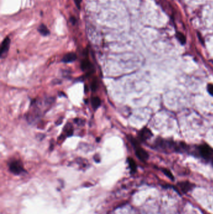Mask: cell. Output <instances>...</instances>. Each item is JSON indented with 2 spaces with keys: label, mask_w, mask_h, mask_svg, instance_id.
Segmentation results:
<instances>
[{
  "label": "cell",
  "mask_w": 213,
  "mask_h": 214,
  "mask_svg": "<svg viewBox=\"0 0 213 214\" xmlns=\"http://www.w3.org/2000/svg\"><path fill=\"white\" fill-rule=\"evenodd\" d=\"M199 152L204 159L210 160L213 157V149L206 144L201 145L198 148Z\"/></svg>",
  "instance_id": "cell-1"
},
{
  "label": "cell",
  "mask_w": 213,
  "mask_h": 214,
  "mask_svg": "<svg viewBox=\"0 0 213 214\" xmlns=\"http://www.w3.org/2000/svg\"><path fill=\"white\" fill-rule=\"evenodd\" d=\"M9 170L15 175H19L24 171L22 163L18 160L13 161L9 165Z\"/></svg>",
  "instance_id": "cell-2"
},
{
  "label": "cell",
  "mask_w": 213,
  "mask_h": 214,
  "mask_svg": "<svg viewBox=\"0 0 213 214\" xmlns=\"http://www.w3.org/2000/svg\"><path fill=\"white\" fill-rule=\"evenodd\" d=\"M136 148V155L137 157L141 161H145L148 159L149 154H147V151L143 148H141L139 146L135 147Z\"/></svg>",
  "instance_id": "cell-3"
},
{
  "label": "cell",
  "mask_w": 213,
  "mask_h": 214,
  "mask_svg": "<svg viewBox=\"0 0 213 214\" xmlns=\"http://www.w3.org/2000/svg\"><path fill=\"white\" fill-rule=\"evenodd\" d=\"M9 44H10V39L9 38H6L3 42L1 46V52L0 55L1 58H4L6 56L9 48Z\"/></svg>",
  "instance_id": "cell-4"
},
{
  "label": "cell",
  "mask_w": 213,
  "mask_h": 214,
  "mask_svg": "<svg viewBox=\"0 0 213 214\" xmlns=\"http://www.w3.org/2000/svg\"><path fill=\"white\" fill-rule=\"evenodd\" d=\"M152 136H153V134H152L151 131L147 128H144L142 129L140 133V137L141 139L143 140V141L150 139Z\"/></svg>",
  "instance_id": "cell-5"
},
{
  "label": "cell",
  "mask_w": 213,
  "mask_h": 214,
  "mask_svg": "<svg viewBox=\"0 0 213 214\" xmlns=\"http://www.w3.org/2000/svg\"><path fill=\"white\" fill-rule=\"evenodd\" d=\"M76 55L74 53H69L64 56L62 58V62L64 63H71L76 59Z\"/></svg>",
  "instance_id": "cell-6"
},
{
  "label": "cell",
  "mask_w": 213,
  "mask_h": 214,
  "mask_svg": "<svg viewBox=\"0 0 213 214\" xmlns=\"http://www.w3.org/2000/svg\"><path fill=\"white\" fill-rule=\"evenodd\" d=\"M81 66L82 70L84 71L89 70L93 68V66H92L90 62H89L88 60H86V59H84V60H83V62H82Z\"/></svg>",
  "instance_id": "cell-7"
},
{
  "label": "cell",
  "mask_w": 213,
  "mask_h": 214,
  "mask_svg": "<svg viewBox=\"0 0 213 214\" xmlns=\"http://www.w3.org/2000/svg\"><path fill=\"white\" fill-rule=\"evenodd\" d=\"M38 32L40 33L43 36H47L49 34V31L48 29L46 26H45L44 24H42L38 28Z\"/></svg>",
  "instance_id": "cell-8"
},
{
  "label": "cell",
  "mask_w": 213,
  "mask_h": 214,
  "mask_svg": "<svg viewBox=\"0 0 213 214\" xmlns=\"http://www.w3.org/2000/svg\"><path fill=\"white\" fill-rule=\"evenodd\" d=\"M179 186L181 187V189H182L183 191H184V192H188L189 190L191 189V187H192V184H191L189 182H181Z\"/></svg>",
  "instance_id": "cell-9"
},
{
  "label": "cell",
  "mask_w": 213,
  "mask_h": 214,
  "mask_svg": "<svg viewBox=\"0 0 213 214\" xmlns=\"http://www.w3.org/2000/svg\"><path fill=\"white\" fill-rule=\"evenodd\" d=\"M91 105L94 110H96L100 106L101 100L98 97H93L91 100Z\"/></svg>",
  "instance_id": "cell-10"
},
{
  "label": "cell",
  "mask_w": 213,
  "mask_h": 214,
  "mask_svg": "<svg viewBox=\"0 0 213 214\" xmlns=\"http://www.w3.org/2000/svg\"><path fill=\"white\" fill-rule=\"evenodd\" d=\"M127 161H128L129 166H130V168L132 172H136V170H137V165H136V162L134 160L131 158H128Z\"/></svg>",
  "instance_id": "cell-11"
},
{
  "label": "cell",
  "mask_w": 213,
  "mask_h": 214,
  "mask_svg": "<svg viewBox=\"0 0 213 214\" xmlns=\"http://www.w3.org/2000/svg\"><path fill=\"white\" fill-rule=\"evenodd\" d=\"M176 37L177 39L179 40V42H180L182 45H184L186 42V38L185 36L181 32H177L176 33Z\"/></svg>",
  "instance_id": "cell-12"
},
{
  "label": "cell",
  "mask_w": 213,
  "mask_h": 214,
  "mask_svg": "<svg viewBox=\"0 0 213 214\" xmlns=\"http://www.w3.org/2000/svg\"><path fill=\"white\" fill-rule=\"evenodd\" d=\"M163 173H164V174H165L166 176L168 177L169 178H170V179L171 180H174V176H173V175L172 174V173L169 170L167 169H163Z\"/></svg>",
  "instance_id": "cell-13"
},
{
  "label": "cell",
  "mask_w": 213,
  "mask_h": 214,
  "mask_svg": "<svg viewBox=\"0 0 213 214\" xmlns=\"http://www.w3.org/2000/svg\"><path fill=\"white\" fill-rule=\"evenodd\" d=\"M207 90H208V93L211 95L213 96V84H208L207 86Z\"/></svg>",
  "instance_id": "cell-14"
},
{
  "label": "cell",
  "mask_w": 213,
  "mask_h": 214,
  "mask_svg": "<svg viewBox=\"0 0 213 214\" xmlns=\"http://www.w3.org/2000/svg\"><path fill=\"white\" fill-rule=\"evenodd\" d=\"M98 88V83L96 81H93V83H91V90L93 91H96Z\"/></svg>",
  "instance_id": "cell-15"
},
{
  "label": "cell",
  "mask_w": 213,
  "mask_h": 214,
  "mask_svg": "<svg viewBox=\"0 0 213 214\" xmlns=\"http://www.w3.org/2000/svg\"><path fill=\"white\" fill-rule=\"evenodd\" d=\"M82 0H74L75 4H76V6L78 9H80L81 8V3Z\"/></svg>",
  "instance_id": "cell-16"
},
{
  "label": "cell",
  "mask_w": 213,
  "mask_h": 214,
  "mask_svg": "<svg viewBox=\"0 0 213 214\" xmlns=\"http://www.w3.org/2000/svg\"><path fill=\"white\" fill-rule=\"evenodd\" d=\"M70 21H71V22L73 23V25H75V23H76V19H75V18H74V17H71L70 19Z\"/></svg>",
  "instance_id": "cell-17"
},
{
  "label": "cell",
  "mask_w": 213,
  "mask_h": 214,
  "mask_svg": "<svg viewBox=\"0 0 213 214\" xmlns=\"http://www.w3.org/2000/svg\"><path fill=\"white\" fill-rule=\"evenodd\" d=\"M212 165H213V158H212Z\"/></svg>",
  "instance_id": "cell-18"
}]
</instances>
